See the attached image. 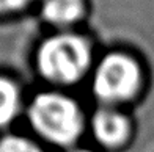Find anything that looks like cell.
Returning <instances> with one entry per match:
<instances>
[{"label":"cell","mask_w":154,"mask_h":152,"mask_svg":"<svg viewBox=\"0 0 154 152\" xmlns=\"http://www.w3.org/2000/svg\"><path fill=\"white\" fill-rule=\"evenodd\" d=\"M24 121L35 140L61 151L77 146L88 127L85 112L74 96L47 86L29 94Z\"/></svg>","instance_id":"6da1fadb"},{"label":"cell","mask_w":154,"mask_h":152,"mask_svg":"<svg viewBox=\"0 0 154 152\" xmlns=\"http://www.w3.org/2000/svg\"><path fill=\"white\" fill-rule=\"evenodd\" d=\"M32 63L47 88L66 89L90 77L96 63L93 43L77 30L49 31L35 46Z\"/></svg>","instance_id":"7a4b0ae2"},{"label":"cell","mask_w":154,"mask_h":152,"mask_svg":"<svg viewBox=\"0 0 154 152\" xmlns=\"http://www.w3.org/2000/svg\"><path fill=\"white\" fill-rule=\"evenodd\" d=\"M90 86L99 105L120 108L142 91V64L128 52H109L96 60L90 74Z\"/></svg>","instance_id":"3957f363"},{"label":"cell","mask_w":154,"mask_h":152,"mask_svg":"<svg viewBox=\"0 0 154 152\" xmlns=\"http://www.w3.org/2000/svg\"><path fill=\"white\" fill-rule=\"evenodd\" d=\"M88 127L96 143L107 149L123 146L132 135V121L118 107L99 105L90 118Z\"/></svg>","instance_id":"277c9868"},{"label":"cell","mask_w":154,"mask_h":152,"mask_svg":"<svg viewBox=\"0 0 154 152\" xmlns=\"http://www.w3.org/2000/svg\"><path fill=\"white\" fill-rule=\"evenodd\" d=\"M29 93L16 75L0 71V135L16 130L24 119Z\"/></svg>","instance_id":"5b68a950"},{"label":"cell","mask_w":154,"mask_h":152,"mask_svg":"<svg viewBox=\"0 0 154 152\" xmlns=\"http://www.w3.org/2000/svg\"><path fill=\"white\" fill-rule=\"evenodd\" d=\"M35 11L51 31L77 30L87 14V0H39Z\"/></svg>","instance_id":"8992f818"},{"label":"cell","mask_w":154,"mask_h":152,"mask_svg":"<svg viewBox=\"0 0 154 152\" xmlns=\"http://www.w3.org/2000/svg\"><path fill=\"white\" fill-rule=\"evenodd\" d=\"M0 152H47V148L29 132L11 130L0 135Z\"/></svg>","instance_id":"52a82bcc"},{"label":"cell","mask_w":154,"mask_h":152,"mask_svg":"<svg viewBox=\"0 0 154 152\" xmlns=\"http://www.w3.org/2000/svg\"><path fill=\"white\" fill-rule=\"evenodd\" d=\"M38 3L39 0H0V20L17 19L29 11H35Z\"/></svg>","instance_id":"ba28073f"},{"label":"cell","mask_w":154,"mask_h":152,"mask_svg":"<svg viewBox=\"0 0 154 152\" xmlns=\"http://www.w3.org/2000/svg\"><path fill=\"white\" fill-rule=\"evenodd\" d=\"M63 152H93L91 149H88V148H82V146H74V148H69V149H66V151H63Z\"/></svg>","instance_id":"9c48e42d"}]
</instances>
